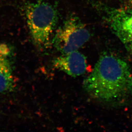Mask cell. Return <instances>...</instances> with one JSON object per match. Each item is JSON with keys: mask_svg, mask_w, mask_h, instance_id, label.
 I'll use <instances>...</instances> for the list:
<instances>
[{"mask_svg": "<svg viewBox=\"0 0 132 132\" xmlns=\"http://www.w3.org/2000/svg\"><path fill=\"white\" fill-rule=\"evenodd\" d=\"M25 13L34 44L39 48H47L58 21L56 9L49 3L38 1L25 6Z\"/></svg>", "mask_w": 132, "mask_h": 132, "instance_id": "cell-2", "label": "cell"}, {"mask_svg": "<svg viewBox=\"0 0 132 132\" xmlns=\"http://www.w3.org/2000/svg\"><path fill=\"white\" fill-rule=\"evenodd\" d=\"M83 86L94 98L118 102L132 93V73L125 61L111 53L104 52L84 80Z\"/></svg>", "mask_w": 132, "mask_h": 132, "instance_id": "cell-1", "label": "cell"}, {"mask_svg": "<svg viewBox=\"0 0 132 132\" xmlns=\"http://www.w3.org/2000/svg\"><path fill=\"white\" fill-rule=\"evenodd\" d=\"M108 13L111 30L132 55V8L111 9Z\"/></svg>", "mask_w": 132, "mask_h": 132, "instance_id": "cell-4", "label": "cell"}, {"mask_svg": "<svg viewBox=\"0 0 132 132\" xmlns=\"http://www.w3.org/2000/svg\"><path fill=\"white\" fill-rule=\"evenodd\" d=\"M129 1L131 3V4H132V0H129Z\"/></svg>", "mask_w": 132, "mask_h": 132, "instance_id": "cell-7", "label": "cell"}, {"mask_svg": "<svg viewBox=\"0 0 132 132\" xmlns=\"http://www.w3.org/2000/svg\"><path fill=\"white\" fill-rule=\"evenodd\" d=\"M53 65L55 69L72 77L83 75L87 69L86 56L77 51L56 58Z\"/></svg>", "mask_w": 132, "mask_h": 132, "instance_id": "cell-5", "label": "cell"}, {"mask_svg": "<svg viewBox=\"0 0 132 132\" xmlns=\"http://www.w3.org/2000/svg\"><path fill=\"white\" fill-rule=\"evenodd\" d=\"M90 38L89 30L76 16L69 18L56 30L52 44L62 54L77 51Z\"/></svg>", "mask_w": 132, "mask_h": 132, "instance_id": "cell-3", "label": "cell"}, {"mask_svg": "<svg viewBox=\"0 0 132 132\" xmlns=\"http://www.w3.org/2000/svg\"><path fill=\"white\" fill-rule=\"evenodd\" d=\"M12 54L9 45L0 43V93L10 92L15 88Z\"/></svg>", "mask_w": 132, "mask_h": 132, "instance_id": "cell-6", "label": "cell"}]
</instances>
